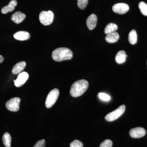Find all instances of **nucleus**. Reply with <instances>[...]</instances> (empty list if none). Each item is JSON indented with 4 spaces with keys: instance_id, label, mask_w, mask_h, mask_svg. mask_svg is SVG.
I'll list each match as a JSON object with an SVG mask.
<instances>
[{
    "instance_id": "nucleus-1",
    "label": "nucleus",
    "mask_w": 147,
    "mask_h": 147,
    "mask_svg": "<svg viewBox=\"0 0 147 147\" xmlns=\"http://www.w3.org/2000/svg\"><path fill=\"white\" fill-rule=\"evenodd\" d=\"M52 57L56 61L69 60L73 57V53L70 49L66 47H60L53 51Z\"/></svg>"
},
{
    "instance_id": "nucleus-2",
    "label": "nucleus",
    "mask_w": 147,
    "mask_h": 147,
    "mask_svg": "<svg viewBox=\"0 0 147 147\" xmlns=\"http://www.w3.org/2000/svg\"><path fill=\"white\" fill-rule=\"evenodd\" d=\"M88 86V82L85 79L76 81L71 86L70 94L74 97L81 96L87 90Z\"/></svg>"
},
{
    "instance_id": "nucleus-3",
    "label": "nucleus",
    "mask_w": 147,
    "mask_h": 147,
    "mask_svg": "<svg viewBox=\"0 0 147 147\" xmlns=\"http://www.w3.org/2000/svg\"><path fill=\"white\" fill-rule=\"evenodd\" d=\"M54 18V14L53 11L49 10L43 11L39 14V21L42 25L48 26L52 24Z\"/></svg>"
},
{
    "instance_id": "nucleus-4",
    "label": "nucleus",
    "mask_w": 147,
    "mask_h": 147,
    "mask_svg": "<svg viewBox=\"0 0 147 147\" xmlns=\"http://www.w3.org/2000/svg\"><path fill=\"white\" fill-rule=\"evenodd\" d=\"M59 91L57 88L52 90L49 93L45 100V105L46 108H51L55 104L59 97Z\"/></svg>"
},
{
    "instance_id": "nucleus-5",
    "label": "nucleus",
    "mask_w": 147,
    "mask_h": 147,
    "mask_svg": "<svg viewBox=\"0 0 147 147\" xmlns=\"http://www.w3.org/2000/svg\"><path fill=\"white\" fill-rule=\"evenodd\" d=\"M125 105H121L116 110L107 114L105 117V120L108 121H113L115 120L123 114L125 111Z\"/></svg>"
},
{
    "instance_id": "nucleus-6",
    "label": "nucleus",
    "mask_w": 147,
    "mask_h": 147,
    "mask_svg": "<svg viewBox=\"0 0 147 147\" xmlns=\"http://www.w3.org/2000/svg\"><path fill=\"white\" fill-rule=\"evenodd\" d=\"M20 101L21 99L19 98H13L6 102L5 104L6 107L9 111L16 112L19 109Z\"/></svg>"
},
{
    "instance_id": "nucleus-7",
    "label": "nucleus",
    "mask_w": 147,
    "mask_h": 147,
    "mask_svg": "<svg viewBox=\"0 0 147 147\" xmlns=\"http://www.w3.org/2000/svg\"><path fill=\"white\" fill-rule=\"evenodd\" d=\"M112 9L115 13L123 14L128 11L129 10V6L128 5L125 3H118L114 5Z\"/></svg>"
},
{
    "instance_id": "nucleus-8",
    "label": "nucleus",
    "mask_w": 147,
    "mask_h": 147,
    "mask_svg": "<svg viewBox=\"0 0 147 147\" xmlns=\"http://www.w3.org/2000/svg\"><path fill=\"white\" fill-rule=\"evenodd\" d=\"M146 134L145 129L142 127H137L132 128L129 131L130 137L133 138H140L144 137Z\"/></svg>"
},
{
    "instance_id": "nucleus-9",
    "label": "nucleus",
    "mask_w": 147,
    "mask_h": 147,
    "mask_svg": "<svg viewBox=\"0 0 147 147\" xmlns=\"http://www.w3.org/2000/svg\"><path fill=\"white\" fill-rule=\"evenodd\" d=\"M29 78V74L26 72H21L18 74L16 80H14V85L17 87H21L26 83Z\"/></svg>"
},
{
    "instance_id": "nucleus-10",
    "label": "nucleus",
    "mask_w": 147,
    "mask_h": 147,
    "mask_svg": "<svg viewBox=\"0 0 147 147\" xmlns=\"http://www.w3.org/2000/svg\"><path fill=\"white\" fill-rule=\"evenodd\" d=\"M97 23V16L94 13L91 14L87 18L86 25L88 28L90 30H93L96 26Z\"/></svg>"
},
{
    "instance_id": "nucleus-11",
    "label": "nucleus",
    "mask_w": 147,
    "mask_h": 147,
    "mask_svg": "<svg viewBox=\"0 0 147 147\" xmlns=\"http://www.w3.org/2000/svg\"><path fill=\"white\" fill-rule=\"evenodd\" d=\"M26 18V15L25 13L18 11L13 13L11 16V20L16 24H19L24 21Z\"/></svg>"
},
{
    "instance_id": "nucleus-12",
    "label": "nucleus",
    "mask_w": 147,
    "mask_h": 147,
    "mask_svg": "<svg viewBox=\"0 0 147 147\" xmlns=\"http://www.w3.org/2000/svg\"><path fill=\"white\" fill-rule=\"evenodd\" d=\"M17 5V2L16 0H11L8 5L6 6L2 9V13L3 14H6L8 12H12L15 9V7Z\"/></svg>"
},
{
    "instance_id": "nucleus-13",
    "label": "nucleus",
    "mask_w": 147,
    "mask_h": 147,
    "mask_svg": "<svg viewBox=\"0 0 147 147\" xmlns=\"http://www.w3.org/2000/svg\"><path fill=\"white\" fill-rule=\"evenodd\" d=\"M13 37L18 40H26L30 38V34L28 32L21 31L14 34Z\"/></svg>"
},
{
    "instance_id": "nucleus-14",
    "label": "nucleus",
    "mask_w": 147,
    "mask_h": 147,
    "mask_svg": "<svg viewBox=\"0 0 147 147\" xmlns=\"http://www.w3.org/2000/svg\"><path fill=\"white\" fill-rule=\"evenodd\" d=\"M26 66V63L25 61H21L18 63L13 66L12 73L13 74H19L21 73Z\"/></svg>"
},
{
    "instance_id": "nucleus-15",
    "label": "nucleus",
    "mask_w": 147,
    "mask_h": 147,
    "mask_svg": "<svg viewBox=\"0 0 147 147\" xmlns=\"http://www.w3.org/2000/svg\"><path fill=\"white\" fill-rule=\"evenodd\" d=\"M119 38V35L117 32H113L111 33L107 34L105 37V40L109 43H115L118 40Z\"/></svg>"
},
{
    "instance_id": "nucleus-16",
    "label": "nucleus",
    "mask_w": 147,
    "mask_h": 147,
    "mask_svg": "<svg viewBox=\"0 0 147 147\" xmlns=\"http://www.w3.org/2000/svg\"><path fill=\"white\" fill-rule=\"evenodd\" d=\"M127 57V55H126L125 52L123 50H121L118 52L116 55V62L119 64L123 63L126 61Z\"/></svg>"
},
{
    "instance_id": "nucleus-17",
    "label": "nucleus",
    "mask_w": 147,
    "mask_h": 147,
    "mask_svg": "<svg viewBox=\"0 0 147 147\" xmlns=\"http://www.w3.org/2000/svg\"><path fill=\"white\" fill-rule=\"evenodd\" d=\"M118 29V26L114 23H110L107 25L104 29V32L105 34H108L113 32H115Z\"/></svg>"
},
{
    "instance_id": "nucleus-18",
    "label": "nucleus",
    "mask_w": 147,
    "mask_h": 147,
    "mask_svg": "<svg viewBox=\"0 0 147 147\" xmlns=\"http://www.w3.org/2000/svg\"><path fill=\"white\" fill-rule=\"evenodd\" d=\"M128 40L130 44L132 45H134L137 43V35L136 30H133L130 32L129 34Z\"/></svg>"
},
{
    "instance_id": "nucleus-19",
    "label": "nucleus",
    "mask_w": 147,
    "mask_h": 147,
    "mask_svg": "<svg viewBox=\"0 0 147 147\" xmlns=\"http://www.w3.org/2000/svg\"><path fill=\"white\" fill-rule=\"evenodd\" d=\"M3 142L5 147H11V138L10 134L8 132H5L3 135Z\"/></svg>"
},
{
    "instance_id": "nucleus-20",
    "label": "nucleus",
    "mask_w": 147,
    "mask_h": 147,
    "mask_svg": "<svg viewBox=\"0 0 147 147\" xmlns=\"http://www.w3.org/2000/svg\"><path fill=\"white\" fill-rule=\"evenodd\" d=\"M139 7L142 14L147 16V4L144 2H141L139 3Z\"/></svg>"
},
{
    "instance_id": "nucleus-21",
    "label": "nucleus",
    "mask_w": 147,
    "mask_h": 147,
    "mask_svg": "<svg viewBox=\"0 0 147 147\" xmlns=\"http://www.w3.org/2000/svg\"><path fill=\"white\" fill-rule=\"evenodd\" d=\"M88 0H77V5L80 9H84L86 7Z\"/></svg>"
},
{
    "instance_id": "nucleus-22",
    "label": "nucleus",
    "mask_w": 147,
    "mask_h": 147,
    "mask_svg": "<svg viewBox=\"0 0 147 147\" xmlns=\"http://www.w3.org/2000/svg\"><path fill=\"white\" fill-rule=\"evenodd\" d=\"M98 97L101 100L104 101H109L111 99V97L109 95L104 93H100L98 94Z\"/></svg>"
},
{
    "instance_id": "nucleus-23",
    "label": "nucleus",
    "mask_w": 147,
    "mask_h": 147,
    "mask_svg": "<svg viewBox=\"0 0 147 147\" xmlns=\"http://www.w3.org/2000/svg\"><path fill=\"white\" fill-rule=\"evenodd\" d=\"M113 142L110 139H106L101 143L99 147H112Z\"/></svg>"
},
{
    "instance_id": "nucleus-24",
    "label": "nucleus",
    "mask_w": 147,
    "mask_h": 147,
    "mask_svg": "<svg viewBox=\"0 0 147 147\" xmlns=\"http://www.w3.org/2000/svg\"><path fill=\"white\" fill-rule=\"evenodd\" d=\"M70 147H83V144L82 142L78 140H75L71 142L70 144Z\"/></svg>"
},
{
    "instance_id": "nucleus-25",
    "label": "nucleus",
    "mask_w": 147,
    "mask_h": 147,
    "mask_svg": "<svg viewBox=\"0 0 147 147\" xmlns=\"http://www.w3.org/2000/svg\"><path fill=\"white\" fill-rule=\"evenodd\" d=\"M45 139H42L38 141L33 147H45Z\"/></svg>"
},
{
    "instance_id": "nucleus-26",
    "label": "nucleus",
    "mask_w": 147,
    "mask_h": 147,
    "mask_svg": "<svg viewBox=\"0 0 147 147\" xmlns=\"http://www.w3.org/2000/svg\"><path fill=\"white\" fill-rule=\"evenodd\" d=\"M3 58L2 56L0 55V63H2L3 62Z\"/></svg>"
},
{
    "instance_id": "nucleus-27",
    "label": "nucleus",
    "mask_w": 147,
    "mask_h": 147,
    "mask_svg": "<svg viewBox=\"0 0 147 147\" xmlns=\"http://www.w3.org/2000/svg\"></svg>"
}]
</instances>
